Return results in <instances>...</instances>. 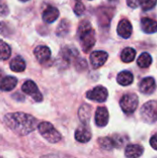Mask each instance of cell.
I'll use <instances>...</instances> for the list:
<instances>
[{
    "label": "cell",
    "mask_w": 157,
    "mask_h": 158,
    "mask_svg": "<svg viewBox=\"0 0 157 158\" xmlns=\"http://www.w3.org/2000/svg\"><path fill=\"white\" fill-rule=\"evenodd\" d=\"M157 0H140V6L143 10H150L156 5Z\"/></svg>",
    "instance_id": "25"
},
{
    "label": "cell",
    "mask_w": 157,
    "mask_h": 158,
    "mask_svg": "<svg viewBox=\"0 0 157 158\" xmlns=\"http://www.w3.org/2000/svg\"><path fill=\"white\" fill-rule=\"evenodd\" d=\"M150 144L151 146L155 149L157 150V133H155V135H153V137L150 140Z\"/></svg>",
    "instance_id": "28"
},
{
    "label": "cell",
    "mask_w": 157,
    "mask_h": 158,
    "mask_svg": "<svg viewBox=\"0 0 157 158\" xmlns=\"http://www.w3.org/2000/svg\"><path fill=\"white\" fill-rule=\"evenodd\" d=\"M127 4L129 6L136 8L140 6V0H127Z\"/></svg>",
    "instance_id": "27"
},
{
    "label": "cell",
    "mask_w": 157,
    "mask_h": 158,
    "mask_svg": "<svg viewBox=\"0 0 157 158\" xmlns=\"http://www.w3.org/2000/svg\"><path fill=\"white\" fill-rule=\"evenodd\" d=\"M109 119V114L105 107L100 106L95 112V124L98 127H105L107 125Z\"/></svg>",
    "instance_id": "11"
},
{
    "label": "cell",
    "mask_w": 157,
    "mask_h": 158,
    "mask_svg": "<svg viewBox=\"0 0 157 158\" xmlns=\"http://www.w3.org/2000/svg\"><path fill=\"white\" fill-rule=\"evenodd\" d=\"M34 56L40 63H44L49 60L51 56L50 49L45 45H39L34 49Z\"/></svg>",
    "instance_id": "12"
},
{
    "label": "cell",
    "mask_w": 157,
    "mask_h": 158,
    "mask_svg": "<svg viewBox=\"0 0 157 158\" xmlns=\"http://www.w3.org/2000/svg\"><path fill=\"white\" fill-rule=\"evenodd\" d=\"M79 118L81 119V121L85 124L88 125L89 120L91 118V107L88 105H83L80 107L79 109Z\"/></svg>",
    "instance_id": "21"
},
{
    "label": "cell",
    "mask_w": 157,
    "mask_h": 158,
    "mask_svg": "<svg viewBox=\"0 0 157 158\" xmlns=\"http://www.w3.org/2000/svg\"><path fill=\"white\" fill-rule=\"evenodd\" d=\"M108 54L105 51H94L90 56V61L94 69L102 67L107 60Z\"/></svg>",
    "instance_id": "8"
},
{
    "label": "cell",
    "mask_w": 157,
    "mask_h": 158,
    "mask_svg": "<svg viewBox=\"0 0 157 158\" xmlns=\"http://www.w3.org/2000/svg\"><path fill=\"white\" fill-rule=\"evenodd\" d=\"M11 55V49L9 45L4 41L0 40V60H6Z\"/></svg>",
    "instance_id": "24"
},
{
    "label": "cell",
    "mask_w": 157,
    "mask_h": 158,
    "mask_svg": "<svg viewBox=\"0 0 157 158\" xmlns=\"http://www.w3.org/2000/svg\"><path fill=\"white\" fill-rule=\"evenodd\" d=\"M86 96L90 100L103 103L107 99L108 92H107L106 88H105L104 86H97V87L93 88V90L89 91L86 94Z\"/></svg>",
    "instance_id": "7"
},
{
    "label": "cell",
    "mask_w": 157,
    "mask_h": 158,
    "mask_svg": "<svg viewBox=\"0 0 157 158\" xmlns=\"http://www.w3.org/2000/svg\"><path fill=\"white\" fill-rule=\"evenodd\" d=\"M0 158H1V157H0Z\"/></svg>",
    "instance_id": "32"
},
{
    "label": "cell",
    "mask_w": 157,
    "mask_h": 158,
    "mask_svg": "<svg viewBox=\"0 0 157 158\" xmlns=\"http://www.w3.org/2000/svg\"><path fill=\"white\" fill-rule=\"evenodd\" d=\"M78 35L80 37L82 50L87 53L89 52L95 44L94 31L92 29L91 23L87 20L82 21L78 29Z\"/></svg>",
    "instance_id": "2"
},
{
    "label": "cell",
    "mask_w": 157,
    "mask_h": 158,
    "mask_svg": "<svg viewBox=\"0 0 157 158\" xmlns=\"http://www.w3.org/2000/svg\"><path fill=\"white\" fill-rule=\"evenodd\" d=\"M40 134L49 143H56L61 140V134L49 122H42L38 125Z\"/></svg>",
    "instance_id": "3"
},
{
    "label": "cell",
    "mask_w": 157,
    "mask_h": 158,
    "mask_svg": "<svg viewBox=\"0 0 157 158\" xmlns=\"http://www.w3.org/2000/svg\"><path fill=\"white\" fill-rule=\"evenodd\" d=\"M59 16V11L54 6H48L43 13V19L47 23L54 22Z\"/></svg>",
    "instance_id": "18"
},
{
    "label": "cell",
    "mask_w": 157,
    "mask_h": 158,
    "mask_svg": "<svg viewBox=\"0 0 157 158\" xmlns=\"http://www.w3.org/2000/svg\"><path fill=\"white\" fill-rule=\"evenodd\" d=\"M41 158H67L61 155H48L45 156H42Z\"/></svg>",
    "instance_id": "29"
},
{
    "label": "cell",
    "mask_w": 157,
    "mask_h": 158,
    "mask_svg": "<svg viewBox=\"0 0 157 158\" xmlns=\"http://www.w3.org/2000/svg\"><path fill=\"white\" fill-rule=\"evenodd\" d=\"M20 1H23V2H26V1H29V0H20Z\"/></svg>",
    "instance_id": "30"
},
{
    "label": "cell",
    "mask_w": 157,
    "mask_h": 158,
    "mask_svg": "<svg viewBox=\"0 0 157 158\" xmlns=\"http://www.w3.org/2000/svg\"><path fill=\"white\" fill-rule=\"evenodd\" d=\"M143 147L140 144H129L125 150L127 158H139L143 154Z\"/></svg>",
    "instance_id": "14"
},
{
    "label": "cell",
    "mask_w": 157,
    "mask_h": 158,
    "mask_svg": "<svg viewBox=\"0 0 157 158\" xmlns=\"http://www.w3.org/2000/svg\"><path fill=\"white\" fill-rule=\"evenodd\" d=\"M84 11H85V6H84V5H83L81 2L78 1V2L75 4V6H74V12H75L78 16H81Z\"/></svg>",
    "instance_id": "26"
},
{
    "label": "cell",
    "mask_w": 157,
    "mask_h": 158,
    "mask_svg": "<svg viewBox=\"0 0 157 158\" xmlns=\"http://www.w3.org/2000/svg\"><path fill=\"white\" fill-rule=\"evenodd\" d=\"M141 26L146 33H155L157 31V22L150 18H143L141 21Z\"/></svg>",
    "instance_id": "17"
},
{
    "label": "cell",
    "mask_w": 157,
    "mask_h": 158,
    "mask_svg": "<svg viewBox=\"0 0 157 158\" xmlns=\"http://www.w3.org/2000/svg\"><path fill=\"white\" fill-rule=\"evenodd\" d=\"M141 116L147 123H155L157 121V102L150 101L143 105L141 109Z\"/></svg>",
    "instance_id": "4"
},
{
    "label": "cell",
    "mask_w": 157,
    "mask_h": 158,
    "mask_svg": "<svg viewBox=\"0 0 157 158\" xmlns=\"http://www.w3.org/2000/svg\"><path fill=\"white\" fill-rule=\"evenodd\" d=\"M75 139L82 143H88L92 139V132L88 125L83 124L77 129V131H75Z\"/></svg>",
    "instance_id": "9"
},
{
    "label": "cell",
    "mask_w": 157,
    "mask_h": 158,
    "mask_svg": "<svg viewBox=\"0 0 157 158\" xmlns=\"http://www.w3.org/2000/svg\"><path fill=\"white\" fill-rule=\"evenodd\" d=\"M136 56V51L131 47L125 48L121 53V60L125 63H130L134 60Z\"/></svg>",
    "instance_id": "22"
},
{
    "label": "cell",
    "mask_w": 157,
    "mask_h": 158,
    "mask_svg": "<svg viewBox=\"0 0 157 158\" xmlns=\"http://www.w3.org/2000/svg\"><path fill=\"white\" fill-rule=\"evenodd\" d=\"M100 146L105 150H111L115 147H118L120 142L118 140V137H105L99 139Z\"/></svg>",
    "instance_id": "15"
},
{
    "label": "cell",
    "mask_w": 157,
    "mask_h": 158,
    "mask_svg": "<svg viewBox=\"0 0 157 158\" xmlns=\"http://www.w3.org/2000/svg\"><path fill=\"white\" fill-rule=\"evenodd\" d=\"M109 1H117V0H109Z\"/></svg>",
    "instance_id": "31"
},
{
    "label": "cell",
    "mask_w": 157,
    "mask_h": 158,
    "mask_svg": "<svg viewBox=\"0 0 157 158\" xmlns=\"http://www.w3.org/2000/svg\"><path fill=\"white\" fill-rule=\"evenodd\" d=\"M21 89H22L23 93H25L28 95H31L35 102H41L43 100V95L40 93V91L34 81H25L23 83Z\"/></svg>",
    "instance_id": "6"
},
{
    "label": "cell",
    "mask_w": 157,
    "mask_h": 158,
    "mask_svg": "<svg viewBox=\"0 0 157 158\" xmlns=\"http://www.w3.org/2000/svg\"><path fill=\"white\" fill-rule=\"evenodd\" d=\"M118 82L122 86H128L133 82V75L130 71H121L117 77Z\"/></svg>",
    "instance_id": "19"
},
{
    "label": "cell",
    "mask_w": 157,
    "mask_h": 158,
    "mask_svg": "<svg viewBox=\"0 0 157 158\" xmlns=\"http://www.w3.org/2000/svg\"><path fill=\"white\" fill-rule=\"evenodd\" d=\"M120 106L126 114H132L138 107L139 100L135 94H127L120 99Z\"/></svg>",
    "instance_id": "5"
},
{
    "label": "cell",
    "mask_w": 157,
    "mask_h": 158,
    "mask_svg": "<svg viewBox=\"0 0 157 158\" xmlns=\"http://www.w3.org/2000/svg\"><path fill=\"white\" fill-rule=\"evenodd\" d=\"M4 122L8 129L20 136L32 132L38 127V120L34 117L22 112L6 114Z\"/></svg>",
    "instance_id": "1"
},
{
    "label": "cell",
    "mask_w": 157,
    "mask_h": 158,
    "mask_svg": "<svg viewBox=\"0 0 157 158\" xmlns=\"http://www.w3.org/2000/svg\"><path fill=\"white\" fill-rule=\"evenodd\" d=\"M153 62L152 56L148 54V53H143L137 60V64L140 68H148L151 66Z\"/></svg>",
    "instance_id": "23"
},
{
    "label": "cell",
    "mask_w": 157,
    "mask_h": 158,
    "mask_svg": "<svg viewBox=\"0 0 157 158\" xmlns=\"http://www.w3.org/2000/svg\"><path fill=\"white\" fill-rule=\"evenodd\" d=\"M26 68V63L24 59L20 56L14 57L10 62V69L15 72H22Z\"/></svg>",
    "instance_id": "20"
},
{
    "label": "cell",
    "mask_w": 157,
    "mask_h": 158,
    "mask_svg": "<svg viewBox=\"0 0 157 158\" xmlns=\"http://www.w3.org/2000/svg\"><path fill=\"white\" fill-rule=\"evenodd\" d=\"M18 83V80L13 76H6L3 78L0 81V89L4 92H8L13 90Z\"/></svg>",
    "instance_id": "16"
},
{
    "label": "cell",
    "mask_w": 157,
    "mask_h": 158,
    "mask_svg": "<svg viewBox=\"0 0 157 158\" xmlns=\"http://www.w3.org/2000/svg\"><path fill=\"white\" fill-rule=\"evenodd\" d=\"M118 33L119 36H121L125 39L130 38L132 33L131 23L128 19H122L118 25Z\"/></svg>",
    "instance_id": "13"
},
{
    "label": "cell",
    "mask_w": 157,
    "mask_h": 158,
    "mask_svg": "<svg viewBox=\"0 0 157 158\" xmlns=\"http://www.w3.org/2000/svg\"><path fill=\"white\" fill-rule=\"evenodd\" d=\"M140 91L144 94H152L156 89V83L154 78L147 77L144 78L140 83Z\"/></svg>",
    "instance_id": "10"
}]
</instances>
